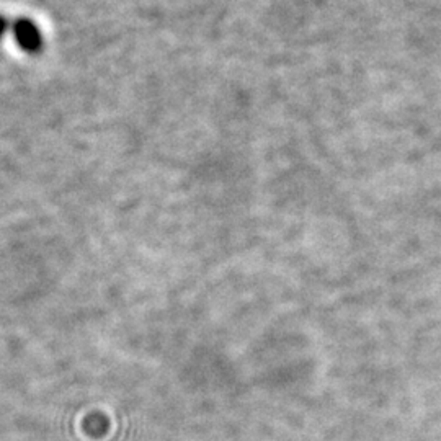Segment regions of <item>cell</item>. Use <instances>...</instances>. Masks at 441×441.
I'll use <instances>...</instances> for the list:
<instances>
[{
    "mask_svg": "<svg viewBox=\"0 0 441 441\" xmlns=\"http://www.w3.org/2000/svg\"><path fill=\"white\" fill-rule=\"evenodd\" d=\"M18 35H20V41L25 48H36L38 43H40L38 41L36 30L28 23H22L20 28H18Z\"/></svg>",
    "mask_w": 441,
    "mask_h": 441,
    "instance_id": "1",
    "label": "cell"
}]
</instances>
